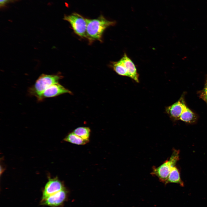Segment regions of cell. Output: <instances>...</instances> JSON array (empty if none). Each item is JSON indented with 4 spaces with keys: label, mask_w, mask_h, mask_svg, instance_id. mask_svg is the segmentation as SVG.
Listing matches in <instances>:
<instances>
[{
    "label": "cell",
    "mask_w": 207,
    "mask_h": 207,
    "mask_svg": "<svg viewBox=\"0 0 207 207\" xmlns=\"http://www.w3.org/2000/svg\"><path fill=\"white\" fill-rule=\"evenodd\" d=\"M179 119L186 122L192 123L195 121L196 117L194 113L186 106L181 115Z\"/></svg>",
    "instance_id": "obj_12"
},
{
    "label": "cell",
    "mask_w": 207,
    "mask_h": 207,
    "mask_svg": "<svg viewBox=\"0 0 207 207\" xmlns=\"http://www.w3.org/2000/svg\"><path fill=\"white\" fill-rule=\"evenodd\" d=\"M125 65L128 71V77L131 78L137 82H139V74L136 66L131 60L125 53L121 59Z\"/></svg>",
    "instance_id": "obj_8"
},
{
    "label": "cell",
    "mask_w": 207,
    "mask_h": 207,
    "mask_svg": "<svg viewBox=\"0 0 207 207\" xmlns=\"http://www.w3.org/2000/svg\"><path fill=\"white\" fill-rule=\"evenodd\" d=\"M64 141L72 143L78 145H84L89 141L84 139L77 135L73 132L68 134L64 139Z\"/></svg>",
    "instance_id": "obj_13"
},
{
    "label": "cell",
    "mask_w": 207,
    "mask_h": 207,
    "mask_svg": "<svg viewBox=\"0 0 207 207\" xmlns=\"http://www.w3.org/2000/svg\"><path fill=\"white\" fill-rule=\"evenodd\" d=\"M19 0H0V7L3 8L9 3L14 2Z\"/></svg>",
    "instance_id": "obj_16"
},
{
    "label": "cell",
    "mask_w": 207,
    "mask_h": 207,
    "mask_svg": "<svg viewBox=\"0 0 207 207\" xmlns=\"http://www.w3.org/2000/svg\"><path fill=\"white\" fill-rule=\"evenodd\" d=\"M86 20L87 38L90 41H101L105 30L110 26L115 25L116 23L115 21L108 20L101 15L96 18H86Z\"/></svg>",
    "instance_id": "obj_1"
},
{
    "label": "cell",
    "mask_w": 207,
    "mask_h": 207,
    "mask_svg": "<svg viewBox=\"0 0 207 207\" xmlns=\"http://www.w3.org/2000/svg\"><path fill=\"white\" fill-rule=\"evenodd\" d=\"M180 151L174 149L170 158L159 166L152 167L151 174L157 177L160 182L165 184L172 168L179 159Z\"/></svg>",
    "instance_id": "obj_2"
},
{
    "label": "cell",
    "mask_w": 207,
    "mask_h": 207,
    "mask_svg": "<svg viewBox=\"0 0 207 207\" xmlns=\"http://www.w3.org/2000/svg\"><path fill=\"white\" fill-rule=\"evenodd\" d=\"M112 66L114 70L118 74L128 77L127 69L121 59L118 61L112 62Z\"/></svg>",
    "instance_id": "obj_11"
},
{
    "label": "cell",
    "mask_w": 207,
    "mask_h": 207,
    "mask_svg": "<svg viewBox=\"0 0 207 207\" xmlns=\"http://www.w3.org/2000/svg\"><path fill=\"white\" fill-rule=\"evenodd\" d=\"M63 19L70 24L74 32L79 36L87 38L86 18L81 15L74 12L68 15H65Z\"/></svg>",
    "instance_id": "obj_4"
},
{
    "label": "cell",
    "mask_w": 207,
    "mask_h": 207,
    "mask_svg": "<svg viewBox=\"0 0 207 207\" xmlns=\"http://www.w3.org/2000/svg\"><path fill=\"white\" fill-rule=\"evenodd\" d=\"M200 97L207 103V80L205 87L201 92Z\"/></svg>",
    "instance_id": "obj_15"
},
{
    "label": "cell",
    "mask_w": 207,
    "mask_h": 207,
    "mask_svg": "<svg viewBox=\"0 0 207 207\" xmlns=\"http://www.w3.org/2000/svg\"><path fill=\"white\" fill-rule=\"evenodd\" d=\"M182 99L171 106L167 107L166 109V112L172 117L179 118L186 107Z\"/></svg>",
    "instance_id": "obj_9"
},
{
    "label": "cell",
    "mask_w": 207,
    "mask_h": 207,
    "mask_svg": "<svg viewBox=\"0 0 207 207\" xmlns=\"http://www.w3.org/2000/svg\"><path fill=\"white\" fill-rule=\"evenodd\" d=\"M67 193L64 188L62 190L41 200L42 205L50 207H59L61 206L67 198Z\"/></svg>",
    "instance_id": "obj_5"
},
{
    "label": "cell",
    "mask_w": 207,
    "mask_h": 207,
    "mask_svg": "<svg viewBox=\"0 0 207 207\" xmlns=\"http://www.w3.org/2000/svg\"><path fill=\"white\" fill-rule=\"evenodd\" d=\"M64 188L62 182L57 177L49 179L43 190L41 199L59 191Z\"/></svg>",
    "instance_id": "obj_7"
},
{
    "label": "cell",
    "mask_w": 207,
    "mask_h": 207,
    "mask_svg": "<svg viewBox=\"0 0 207 207\" xmlns=\"http://www.w3.org/2000/svg\"><path fill=\"white\" fill-rule=\"evenodd\" d=\"M61 78V76L58 74H42L37 79L34 84L28 88V94L37 98L49 86L58 83L59 80Z\"/></svg>",
    "instance_id": "obj_3"
},
{
    "label": "cell",
    "mask_w": 207,
    "mask_h": 207,
    "mask_svg": "<svg viewBox=\"0 0 207 207\" xmlns=\"http://www.w3.org/2000/svg\"><path fill=\"white\" fill-rule=\"evenodd\" d=\"M73 132L82 139L89 140L90 129L89 127H78L75 129Z\"/></svg>",
    "instance_id": "obj_14"
},
{
    "label": "cell",
    "mask_w": 207,
    "mask_h": 207,
    "mask_svg": "<svg viewBox=\"0 0 207 207\" xmlns=\"http://www.w3.org/2000/svg\"><path fill=\"white\" fill-rule=\"evenodd\" d=\"M66 93H71V92L58 83L49 86L37 98L38 101H41L46 98L54 97Z\"/></svg>",
    "instance_id": "obj_6"
},
{
    "label": "cell",
    "mask_w": 207,
    "mask_h": 207,
    "mask_svg": "<svg viewBox=\"0 0 207 207\" xmlns=\"http://www.w3.org/2000/svg\"><path fill=\"white\" fill-rule=\"evenodd\" d=\"M170 183H177L182 187L184 186V183L181 178L179 170L175 166L171 169L164 184L166 185Z\"/></svg>",
    "instance_id": "obj_10"
}]
</instances>
